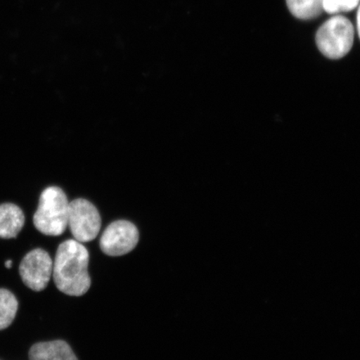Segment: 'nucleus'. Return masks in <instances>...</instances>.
Segmentation results:
<instances>
[{"label":"nucleus","mask_w":360,"mask_h":360,"mask_svg":"<svg viewBox=\"0 0 360 360\" xmlns=\"http://www.w3.org/2000/svg\"><path fill=\"white\" fill-rule=\"evenodd\" d=\"M89 260V252L80 242H63L58 248L53 264V277L58 290L70 296L86 294L91 285Z\"/></svg>","instance_id":"f257e3e1"},{"label":"nucleus","mask_w":360,"mask_h":360,"mask_svg":"<svg viewBox=\"0 0 360 360\" xmlns=\"http://www.w3.org/2000/svg\"><path fill=\"white\" fill-rule=\"evenodd\" d=\"M70 202L60 188L51 186L42 192L34 215V224L40 233L60 236L68 227Z\"/></svg>","instance_id":"f03ea898"},{"label":"nucleus","mask_w":360,"mask_h":360,"mask_svg":"<svg viewBox=\"0 0 360 360\" xmlns=\"http://www.w3.org/2000/svg\"><path fill=\"white\" fill-rule=\"evenodd\" d=\"M354 30L347 18L336 15L321 26L316 34V44L323 56L339 60L353 46Z\"/></svg>","instance_id":"7ed1b4c3"},{"label":"nucleus","mask_w":360,"mask_h":360,"mask_svg":"<svg viewBox=\"0 0 360 360\" xmlns=\"http://www.w3.org/2000/svg\"><path fill=\"white\" fill-rule=\"evenodd\" d=\"M68 227L75 240L80 243L94 240L101 228V218L96 207L84 199L70 202Z\"/></svg>","instance_id":"20e7f679"},{"label":"nucleus","mask_w":360,"mask_h":360,"mask_svg":"<svg viewBox=\"0 0 360 360\" xmlns=\"http://www.w3.org/2000/svg\"><path fill=\"white\" fill-rule=\"evenodd\" d=\"M138 229L127 220L112 222L103 231L101 238V249L107 255L122 256L129 254L139 242Z\"/></svg>","instance_id":"39448f33"},{"label":"nucleus","mask_w":360,"mask_h":360,"mask_svg":"<svg viewBox=\"0 0 360 360\" xmlns=\"http://www.w3.org/2000/svg\"><path fill=\"white\" fill-rule=\"evenodd\" d=\"M53 260L46 251L35 249L27 254L20 265L22 282L30 289L39 292L49 285L53 274Z\"/></svg>","instance_id":"423d86ee"},{"label":"nucleus","mask_w":360,"mask_h":360,"mask_svg":"<svg viewBox=\"0 0 360 360\" xmlns=\"http://www.w3.org/2000/svg\"><path fill=\"white\" fill-rule=\"evenodd\" d=\"M30 360H79L70 348L63 340L41 342L31 347Z\"/></svg>","instance_id":"0eeeda50"},{"label":"nucleus","mask_w":360,"mask_h":360,"mask_svg":"<svg viewBox=\"0 0 360 360\" xmlns=\"http://www.w3.org/2000/svg\"><path fill=\"white\" fill-rule=\"evenodd\" d=\"M25 222V214L19 206L11 202L0 205V238H16Z\"/></svg>","instance_id":"6e6552de"},{"label":"nucleus","mask_w":360,"mask_h":360,"mask_svg":"<svg viewBox=\"0 0 360 360\" xmlns=\"http://www.w3.org/2000/svg\"><path fill=\"white\" fill-rule=\"evenodd\" d=\"M292 15L300 20H312L321 15L323 0H286Z\"/></svg>","instance_id":"1a4fd4ad"},{"label":"nucleus","mask_w":360,"mask_h":360,"mask_svg":"<svg viewBox=\"0 0 360 360\" xmlns=\"http://www.w3.org/2000/svg\"><path fill=\"white\" fill-rule=\"evenodd\" d=\"M18 300L13 292L0 289V330L11 325L18 311Z\"/></svg>","instance_id":"9d476101"},{"label":"nucleus","mask_w":360,"mask_h":360,"mask_svg":"<svg viewBox=\"0 0 360 360\" xmlns=\"http://www.w3.org/2000/svg\"><path fill=\"white\" fill-rule=\"evenodd\" d=\"M360 0H323V11L331 15L349 12L359 6Z\"/></svg>","instance_id":"9b49d317"},{"label":"nucleus","mask_w":360,"mask_h":360,"mask_svg":"<svg viewBox=\"0 0 360 360\" xmlns=\"http://www.w3.org/2000/svg\"><path fill=\"white\" fill-rule=\"evenodd\" d=\"M357 27H358V33L360 38V6L359 7L358 13H357Z\"/></svg>","instance_id":"f8f14e48"},{"label":"nucleus","mask_w":360,"mask_h":360,"mask_svg":"<svg viewBox=\"0 0 360 360\" xmlns=\"http://www.w3.org/2000/svg\"><path fill=\"white\" fill-rule=\"evenodd\" d=\"M6 266L8 269H11L12 266V261L11 259H8L6 262Z\"/></svg>","instance_id":"ddd939ff"}]
</instances>
